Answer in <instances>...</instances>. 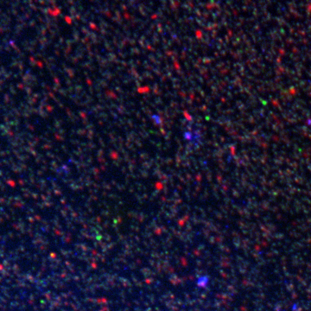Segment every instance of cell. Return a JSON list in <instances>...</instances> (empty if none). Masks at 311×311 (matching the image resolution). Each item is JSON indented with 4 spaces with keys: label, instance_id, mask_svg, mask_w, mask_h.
Returning <instances> with one entry per match:
<instances>
[{
    "label": "cell",
    "instance_id": "6da1fadb",
    "mask_svg": "<svg viewBox=\"0 0 311 311\" xmlns=\"http://www.w3.org/2000/svg\"><path fill=\"white\" fill-rule=\"evenodd\" d=\"M207 283H208V278H207L206 276L199 277L196 280V284L200 288H205L207 285Z\"/></svg>",
    "mask_w": 311,
    "mask_h": 311
}]
</instances>
